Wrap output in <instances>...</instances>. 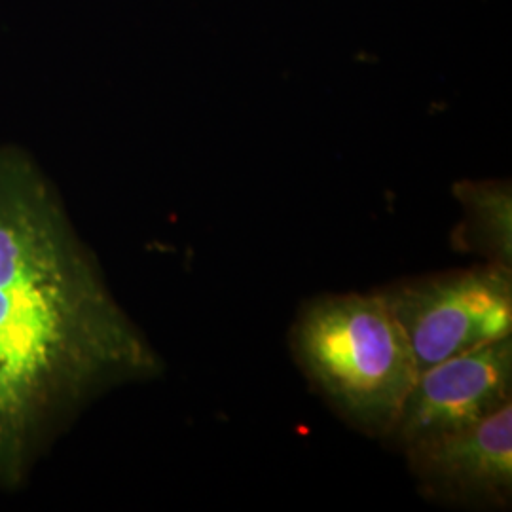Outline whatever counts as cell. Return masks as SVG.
<instances>
[{"label": "cell", "mask_w": 512, "mask_h": 512, "mask_svg": "<svg viewBox=\"0 0 512 512\" xmlns=\"http://www.w3.org/2000/svg\"><path fill=\"white\" fill-rule=\"evenodd\" d=\"M162 372L31 156L0 147V492L84 406Z\"/></svg>", "instance_id": "cell-1"}, {"label": "cell", "mask_w": 512, "mask_h": 512, "mask_svg": "<svg viewBox=\"0 0 512 512\" xmlns=\"http://www.w3.org/2000/svg\"><path fill=\"white\" fill-rule=\"evenodd\" d=\"M296 363L327 403L370 437L387 439L420 368L380 293L311 300L294 323Z\"/></svg>", "instance_id": "cell-2"}, {"label": "cell", "mask_w": 512, "mask_h": 512, "mask_svg": "<svg viewBox=\"0 0 512 512\" xmlns=\"http://www.w3.org/2000/svg\"><path fill=\"white\" fill-rule=\"evenodd\" d=\"M420 370L512 336V272L486 262L380 291Z\"/></svg>", "instance_id": "cell-3"}, {"label": "cell", "mask_w": 512, "mask_h": 512, "mask_svg": "<svg viewBox=\"0 0 512 512\" xmlns=\"http://www.w3.org/2000/svg\"><path fill=\"white\" fill-rule=\"evenodd\" d=\"M512 403V336L420 370L387 440L401 450L465 429Z\"/></svg>", "instance_id": "cell-4"}, {"label": "cell", "mask_w": 512, "mask_h": 512, "mask_svg": "<svg viewBox=\"0 0 512 512\" xmlns=\"http://www.w3.org/2000/svg\"><path fill=\"white\" fill-rule=\"evenodd\" d=\"M421 492L440 503L505 509L512 497V403L465 429L404 448Z\"/></svg>", "instance_id": "cell-5"}, {"label": "cell", "mask_w": 512, "mask_h": 512, "mask_svg": "<svg viewBox=\"0 0 512 512\" xmlns=\"http://www.w3.org/2000/svg\"><path fill=\"white\" fill-rule=\"evenodd\" d=\"M454 194L463 207V220L454 232L456 249L512 268L511 184L463 181L454 186Z\"/></svg>", "instance_id": "cell-6"}]
</instances>
